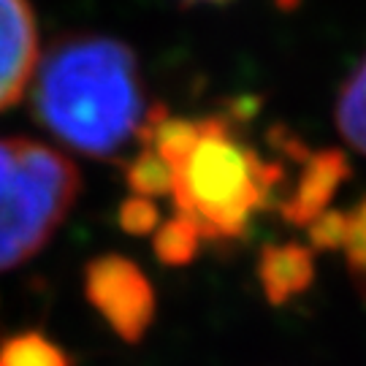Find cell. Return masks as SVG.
Here are the masks:
<instances>
[{
    "label": "cell",
    "instance_id": "obj_14",
    "mask_svg": "<svg viewBox=\"0 0 366 366\" xmlns=\"http://www.w3.org/2000/svg\"><path fill=\"white\" fill-rule=\"evenodd\" d=\"M182 3H212V6H222V3H231V0H182Z\"/></svg>",
    "mask_w": 366,
    "mask_h": 366
},
{
    "label": "cell",
    "instance_id": "obj_6",
    "mask_svg": "<svg viewBox=\"0 0 366 366\" xmlns=\"http://www.w3.org/2000/svg\"><path fill=\"white\" fill-rule=\"evenodd\" d=\"M39 68V25L30 0H0V112L22 101Z\"/></svg>",
    "mask_w": 366,
    "mask_h": 366
},
{
    "label": "cell",
    "instance_id": "obj_7",
    "mask_svg": "<svg viewBox=\"0 0 366 366\" xmlns=\"http://www.w3.org/2000/svg\"><path fill=\"white\" fill-rule=\"evenodd\" d=\"M255 274L263 288V296L274 307L304 296L315 282V252L296 242L269 244L261 249Z\"/></svg>",
    "mask_w": 366,
    "mask_h": 366
},
{
    "label": "cell",
    "instance_id": "obj_1",
    "mask_svg": "<svg viewBox=\"0 0 366 366\" xmlns=\"http://www.w3.org/2000/svg\"><path fill=\"white\" fill-rule=\"evenodd\" d=\"M139 144L169 169L174 217L190 222L204 244H231L249 234L255 217L277 209L290 184L296 139L282 131L280 157H263L242 136V117H174L163 104L149 106Z\"/></svg>",
    "mask_w": 366,
    "mask_h": 366
},
{
    "label": "cell",
    "instance_id": "obj_11",
    "mask_svg": "<svg viewBox=\"0 0 366 366\" xmlns=\"http://www.w3.org/2000/svg\"><path fill=\"white\" fill-rule=\"evenodd\" d=\"M125 182L131 196L144 198H169V169L149 147H142L139 155L133 157L125 169Z\"/></svg>",
    "mask_w": 366,
    "mask_h": 366
},
{
    "label": "cell",
    "instance_id": "obj_9",
    "mask_svg": "<svg viewBox=\"0 0 366 366\" xmlns=\"http://www.w3.org/2000/svg\"><path fill=\"white\" fill-rule=\"evenodd\" d=\"M0 366H74L68 353L41 331H19L0 340Z\"/></svg>",
    "mask_w": 366,
    "mask_h": 366
},
{
    "label": "cell",
    "instance_id": "obj_2",
    "mask_svg": "<svg viewBox=\"0 0 366 366\" xmlns=\"http://www.w3.org/2000/svg\"><path fill=\"white\" fill-rule=\"evenodd\" d=\"M30 106L60 144L95 160L139 139L149 104L136 52L109 36H66L39 60Z\"/></svg>",
    "mask_w": 366,
    "mask_h": 366
},
{
    "label": "cell",
    "instance_id": "obj_3",
    "mask_svg": "<svg viewBox=\"0 0 366 366\" xmlns=\"http://www.w3.org/2000/svg\"><path fill=\"white\" fill-rule=\"evenodd\" d=\"M81 190L76 166L52 147L0 136V272L36 258Z\"/></svg>",
    "mask_w": 366,
    "mask_h": 366
},
{
    "label": "cell",
    "instance_id": "obj_12",
    "mask_svg": "<svg viewBox=\"0 0 366 366\" xmlns=\"http://www.w3.org/2000/svg\"><path fill=\"white\" fill-rule=\"evenodd\" d=\"M340 252L345 255V263L353 277L366 280V193L350 209L342 212Z\"/></svg>",
    "mask_w": 366,
    "mask_h": 366
},
{
    "label": "cell",
    "instance_id": "obj_4",
    "mask_svg": "<svg viewBox=\"0 0 366 366\" xmlns=\"http://www.w3.org/2000/svg\"><path fill=\"white\" fill-rule=\"evenodd\" d=\"M84 296L122 342L136 345L155 323L157 296L144 269L125 255L106 252L84 266Z\"/></svg>",
    "mask_w": 366,
    "mask_h": 366
},
{
    "label": "cell",
    "instance_id": "obj_13",
    "mask_svg": "<svg viewBox=\"0 0 366 366\" xmlns=\"http://www.w3.org/2000/svg\"><path fill=\"white\" fill-rule=\"evenodd\" d=\"M160 212L152 198L144 196H131L122 201L119 207V225L133 236H147L155 234V228L160 225Z\"/></svg>",
    "mask_w": 366,
    "mask_h": 366
},
{
    "label": "cell",
    "instance_id": "obj_10",
    "mask_svg": "<svg viewBox=\"0 0 366 366\" xmlns=\"http://www.w3.org/2000/svg\"><path fill=\"white\" fill-rule=\"evenodd\" d=\"M152 247H155V255L166 266H184L201 252L204 242H201V236L196 234V228L190 222L171 214L169 220H160V225L155 228Z\"/></svg>",
    "mask_w": 366,
    "mask_h": 366
},
{
    "label": "cell",
    "instance_id": "obj_5",
    "mask_svg": "<svg viewBox=\"0 0 366 366\" xmlns=\"http://www.w3.org/2000/svg\"><path fill=\"white\" fill-rule=\"evenodd\" d=\"M347 177H350V163L345 152L307 149L301 144L296 155V174H290V184L277 212L290 225H310L315 217L331 209V201Z\"/></svg>",
    "mask_w": 366,
    "mask_h": 366
},
{
    "label": "cell",
    "instance_id": "obj_8",
    "mask_svg": "<svg viewBox=\"0 0 366 366\" xmlns=\"http://www.w3.org/2000/svg\"><path fill=\"white\" fill-rule=\"evenodd\" d=\"M337 128L355 152L366 155V57L353 68L337 98Z\"/></svg>",
    "mask_w": 366,
    "mask_h": 366
}]
</instances>
